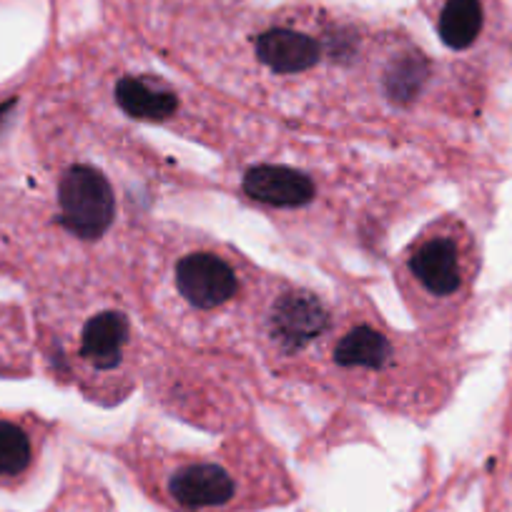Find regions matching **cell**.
<instances>
[{
	"mask_svg": "<svg viewBox=\"0 0 512 512\" xmlns=\"http://www.w3.org/2000/svg\"><path fill=\"white\" fill-rule=\"evenodd\" d=\"M432 21L440 41L450 51L465 53L480 41L487 23V11L482 0H435Z\"/></svg>",
	"mask_w": 512,
	"mask_h": 512,
	"instance_id": "30bf717a",
	"label": "cell"
},
{
	"mask_svg": "<svg viewBox=\"0 0 512 512\" xmlns=\"http://www.w3.org/2000/svg\"><path fill=\"white\" fill-rule=\"evenodd\" d=\"M58 224L83 244L106 239L116 226L118 196L106 171L93 164H71L56 186Z\"/></svg>",
	"mask_w": 512,
	"mask_h": 512,
	"instance_id": "52a82bcc",
	"label": "cell"
},
{
	"mask_svg": "<svg viewBox=\"0 0 512 512\" xmlns=\"http://www.w3.org/2000/svg\"><path fill=\"white\" fill-rule=\"evenodd\" d=\"M470 274V249L457 226H430L402 254V292L422 319L452 307L465 294Z\"/></svg>",
	"mask_w": 512,
	"mask_h": 512,
	"instance_id": "3957f363",
	"label": "cell"
},
{
	"mask_svg": "<svg viewBox=\"0 0 512 512\" xmlns=\"http://www.w3.org/2000/svg\"><path fill=\"white\" fill-rule=\"evenodd\" d=\"M111 98L123 116L154 126H179L189 113L179 88L149 71H116Z\"/></svg>",
	"mask_w": 512,
	"mask_h": 512,
	"instance_id": "9c48e42d",
	"label": "cell"
},
{
	"mask_svg": "<svg viewBox=\"0 0 512 512\" xmlns=\"http://www.w3.org/2000/svg\"><path fill=\"white\" fill-rule=\"evenodd\" d=\"M324 352L342 377L377 382V377L397 374L400 347H397L395 334L369 319L337 324V329L324 337Z\"/></svg>",
	"mask_w": 512,
	"mask_h": 512,
	"instance_id": "ba28073f",
	"label": "cell"
},
{
	"mask_svg": "<svg viewBox=\"0 0 512 512\" xmlns=\"http://www.w3.org/2000/svg\"><path fill=\"white\" fill-rule=\"evenodd\" d=\"M139 334L134 319L118 304L98 302L76 317L68 337V354L76 377L96 392H113L126 384L136 369Z\"/></svg>",
	"mask_w": 512,
	"mask_h": 512,
	"instance_id": "277c9868",
	"label": "cell"
},
{
	"mask_svg": "<svg viewBox=\"0 0 512 512\" xmlns=\"http://www.w3.org/2000/svg\"><path fill=\"white\" fill-rule=\"evenodd\" d=\"M332 324L327 304L314 292L299 287L277 289L256 312V334L262 337L269 354L277 357H302L324 342Z\"/></svg>",
	"mask_w": 512,
	"mask_h": 512,
	"instance_id": "8992f818",
	"label": "cell"
},
{
	"mask_svg": "<svg viewBox=\"0 0 512 512\" xmlns=\"http://www.w3.org/2000/svg\"><path fill=\"white\" fill-rule=\"evenodd\" d=\"M36 457V442L26 425L16 420H0V480H16L26 475Z\"/></svg>",
	"mask_w": 512,
	"mask_h": 512,
	"instance_id": "8fae6325",
	"label": "cell"
},
{
	"mask_svg": "<svg viewBox=\"0 0 512 512\" xmlns=\"http://www.w3.org/2000/svg\"><path fill=\"white\" fill-rule=\"evenodd\" d=\"M146 482L171 512H236L259 502L254 472L236 457H166Z\"/></svg>",
	"mask_w": 512,
	"mask_h": 512,
	"instance_id": "6da1fadb",
	"label": "cell"
},
{
	"mask_svg": "<svg viewBox=\"0 0 512 512\" xmlns=\"http://www.w3.org/2000/svg\"><path fill=\"white\" fill-rule=\"evenodd\" d=\"M166 292L176 317L219 319L234 317L236 304L246 297L251 279L244 264L216 244H184L166 264Z\"/></svg>",
	"mask_w": 512,
	"mask_h": 512,
	"instance_id": "7a4b0ae2",
	"label": "cell"
},
{
	"mask_svg": "<svg viewBox=\"0 0 512 512\" xmlns=\"http://www.w3.org/2000/svg\"><path fill=\"white\" fill-rule=\"evenodd\" d=\"M347 46L337 31L297 16L277 18L259 26L249 38V53L256 71L272 81L294 83L317 76L319 68L337 63V51Z\"/></svg>",
	"mask_w": 512,
	"mask_h": 512,
	"instance_id": "5b68a950",
	"label": "cell"
}]
</instances>
